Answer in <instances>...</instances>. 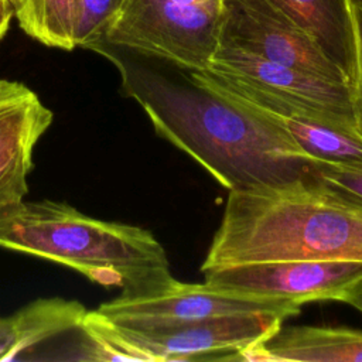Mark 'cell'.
Instances as JSON below:
<instances>
[{"label": "cell", "instance_id": "6da1fadb", "mask_svg": "<svg viewBox=\"0 0 362 362\" xmlns=\"http://www.w3.org/2000/svg\"><path fill=\"white\" fill-rule=\"evenodd\" d=\"M119 69L122 92L146 112L156 133L201 164L229 191L276 187L315 177L318 161L277 123L188 76L180 82L99 42Z\"/></svg>", "mask_w": 362, "mask_h": 362}, {"label": "cell", "instance_id": "7a4b0ae2", "mask_svg": "<svg viewBox=\"0 0 362 362\" xmlns=\"http://www.w3.org/2000/svg\"><path fill=\"white\" fill-rule=\"evenodd\" d=\"M274 260H362V204L317 177L230 191L201 272Z\"/></svg>", "mask_w": 362, "mask_h": 362}, {"label": "cell", "instance_id": "3957f363", "mask_svg": "<svg viewBox=\"0 0 362 362\" xmlns=\"http://www.w3.org/2000/svg\"><path fill=\"white\" fill-rule=\"evenodd\" d=\"M0 247L66 266L122 294L151 290L173 277L165 250L150 230L96 219L52 199L0 206Z\"/></svg>", "mask_w": 362, "mask_h": 362}, {"label": "cell", "instance_id": "277c9868", "mask_svg": "<svg viewBox=\"0 0 362 362\" xmlns=\"http://www.w3.org/2000/svg\"><path fill=\"white\" fill-rule=\"evenodd\" d=\"M223 21L225 0H127L100 42L188 72L205 71L221 44Z\"/></svg>", "mask_w": 362, "mask_h": 362}, {"label": "cell", "instance_id": "5b68a950", "mask_svg": "<svg viewBox=\"0 0 362 362\" xmlns=\"http://www.w3.org/2000/svg\"><path fill=\"white\" fill-rule=\"evenodd\" d=\"M288 298L249 296L204 284L181 283L171 277L165 284L133 294H122L102 303L96 310L116 325L132 329L175 327L205 318L272 313L284 318L301 310Z\"/></svg>", "mask_w": 362, "mask_h": 362}, {"label": "cell", "instance_id": "8992f818", "mask_svg": "<svg viewBox=\"0 0 362 362\" xmlns=\"http://www.w3.org/2000/svg\"><path fill=\"white\" fill-rule=\"evenodd\" d=\"M284 320L272 313L232 314L156 329H132L110 322L140 361L174 362L238 361L243 349L272 335Z\"/></svg>", "mask_w": 362, "mask_h": 362}, {"label": "cell", "instance_id": "52a82bcc", "mask_svg": "<svg viewBox=\"0 0 362 362\" xmlns=\"http://www.w3.org/2000/svg\"><path fill=\"white\" fill-rule=\"evenodd\" d=\"M205 284L257 297L288 298L300 304L342 301L362 280V260H274L202 270Z\"/></svg>", "mask_w": 362, "mask_h": 362}, {"label": "cell", "instance_id": "ba28073f", "mask_svg": "<svg viewBox=\"0 0 362 362\" xmlns=\"http://www.w3.org/2000/svg\"><path fill=\"white\" fill-rule=\"evenodd\" d=\"M221 44L238 47L331 81L349 83L315 40L267 0H225Z\"/></svg>", "mask_w": 362, "mask_h": 362}, {"label": "cell", "instance_id": "9c48e42d", "mask_svg": "<svg viewBox=\"0 0 362 362\" xmlns=\"http://www.w3.org/2000/svg\"><path fill=\"white\" fill-rule=\"evenodd\" d=\"M208 71L294 98L356 126L352 86L346 82L331 81L303 69L273 62L226 44H219Z\"/></svg>", "mask_w": 362, "mask_h": 362}, {"label": "cell", "instance_id": "30bf717a", "mask_svg": "<svg viewBox=\"0 0 362 362\" xmlns=\"http://www.w3.org/2000/svg\"><path fill=\"white\" fill-rule=\"evenodd\" d=\"M52 120V110L31 88L0 79V187L25 197L35 146Z\"/></svg>", "mask_w": 362, "mask_h": 362}, {"label": "cell", "instance_id": "8fae6325", "mask_svg": "<svg viewBox=\"0 0 362 362\" xmlns=\"http://www.w3.org/2000/svg\"><path fill=\"white\" fill-rule=\"evenodd\" d=\"M245 362H362V331L329 327H280L243 349Z\"/></svg>", "mask_w": 362, "mask_h": 362}, {"label": "cell", "instance_id": "7c38bea8", "mask_svg": "<svg viewBox=\"0 0 362 362\" xmlns=\"http://www.w3.org/2000/svg\"><path fill=\"white\" fill-rule=\"evenodd\" d=\"M86 311L76 300L41 297L0 317V361L30 359L45 342L75 332Z\"/></svg>", "mask_w": 362, "mask_h": 362}, {"label": "cell", "instance_id": "4fadbf2b", "mask_svg": "<svg viewBox=\"0 0 362 362\" xmlns=\"http://www.w3.org/2000/svg\"><path fill=\"white\" fill-rule=\"evenodd\" d=\"M307 31L352 86L356 72V40L349 0H267Z\"/></svg>", "mask_w": 362, "mask_h": 362}, {"label": "cell", "instance_id": "5bb4252c", "mask_svg": "<svg viewBox=\"0 0 362 362\" xmlns=\"http://www.w3.org/2000/svg\"><path fill=\"white\" fill-rule=\"evenodd\" d=\"M23 31L38 42L71 51L75 47L76 0H10Z\"/></svg>", "mask_w": 362, "mask_h": 362}, {"label": "cell", "instance_id": "9a60e30c", "mask_svg": "<svg viewBox=\"0 0 362 362\" xmlns=\"http://www.w3.org/2000/svg\"><path fill=\"white\" fill-rule=\"evenodd\" d=\"M127 0H76L75 47L92 48L103 41L106 31L119 16Z\"/></svg>", "mask_w": 362, "mask_h": 362}, {"label": "cell", "instance_id": "2e32d148", "mask_svg": "<svg viewBox=\"0 0 362 362\" xmlns=\"http://www.w3.org/2000/svg\"><path fill=\"white\" fill-rule=\"evenodd\" d=\"M315 177L325 185L362 204V163H322Z\"/></svg>", "mask_w": 362, "mask_h": 362}, {"label": "cell", "instance_id": "e0dca14e", "mask_svg": "<svg viewBox=\"0 0 362 362\" xmlns=\"http://www.w3.org/2000/svg\"><path fill=\"white\" fill-rule=\"evenodd\" d=\"M351 8L356 40V72L352 83V103L356 130L362 137V6L351 4Z\"/></svg>", "mask_w": 362, "mask_h": 362}, {"label": "cell", "instance_id": "ac0fdd59", "mask_svg": "<svg viewBox=\"0 0 362 362\" xmlns=\"http://www.w3.org/2000/svg\"><path fill=\"white\" fill-rule=\"evenodd\" d=\"M14 17V10L10 0H0V41L8 30L10 21Z\"/></svg>", "mask_w": 362, "mask_h": 362}, {"label": "cell", "instance_id": "d6986e66", "mask_svg": "<svg viewBox=\"0 0 362 362\" xmlns=\"http://www.w3.org/2000/svg\"><path fill=\"white\" fill-rule=\"evenodd\" d=\"M342 301L348 303L349 305L355 307L362 313V280L358 281L352 288H349V291L345 294Z\"/></svg>", "mask_w": 362, "mask_h": 362}, {"label": "cell", "instance_id": "ffe728a7", "mask_svg": "<svg viewBox=\"0 0 362 362\" xmlns=\"http://www.w3.org/2000/svg\"><path fill=\"white\" fill-rule=\"evenodd\" d=\"M21 199H24V197L17 194L16 191H11L8 188L0 187V206L8 205V204H14V202L21 201Z\"/></svg>", "mask_w": 362, "mask_h": 362}, {"label": "cell", "instance_id": "44dd1931", "mask_svg": "<svg viewBox=\"0 0 362 362\" xmlns=\"http://www.w3.org/2000/svg\"><path fill=\"white\" fill-rule=\"evenodd\" d=\"M349 3H351V4H359V6H362V0H349Z\"/></svg>", "mask_w": 362, "mask_h": 362}]
</instances>
